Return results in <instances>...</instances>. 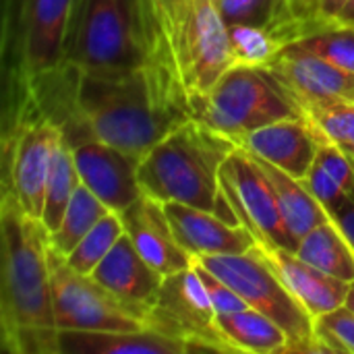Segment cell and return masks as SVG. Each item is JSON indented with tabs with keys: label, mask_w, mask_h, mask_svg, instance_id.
Instances as JSON below:
<instances>
[{
	"label": "cell",
	"mask_w": 354,
	"mask_h": 354,
	"mask_svg": "<svg viewBox=\"0 0 354 354\" xmlns=\"http://www.w3.org/2000/svg\"><path fill=\"white\" fill-rule=\"evenodd\" d=\"M315 162L332 174L351 195H354V162L336 145L330 141H322L317 147Z\"/></svg>",
	"instance_id": "obj_34"
},
{
	"label": "cell",
	"mask_w": 354,
	"mask_h": 354,
	"mask_svg": "<svg viewBox=\"0 0 354 354\" xmlns=\"http://www.w3.org/2000/svg\"><path fill=\"white\" fill-rule=\"evenodd\" d=\"M122 234L124 226L120 214L110 212L81 239V243L64 259L75 272L91 276V272L100 266V261L110 253V249L118 243Z\"/></svg>",
	"instance_id": "obj_26"
},
{
	"label": "cell",
	"mask_w": 354,
	"mask_h": 354,
	"mask_svg": "<svg viewBox=\"0 0 354 354\" xmlns=\"http://www.w3.org/2000/svg\"><path fill=\"white\" fill-rule=\"evenodd\" d=\"M236 147L234 139L189 118L141 158V189L162 203H185L241 224L222 183V166Z\"/></svg>",
	"instance_id": "obj_3"
},
{
	"label": "cell",
	"mask_w": 354,
	"mask_h": 354,
	"mask_svg": "<svg viewBox=\"0 0 354 354\" xmlns=\"http://www.w3.org/2000/svg\"><path fill=\"white\" fill-rule=\"evenodd\" d=\"M174 52L191 97L209 91L234 64L228 27L216 0L193 2Z\"/></svg>",
	"instance_id": "obj_11"
},
{
	"label": "cell",
	"mask_w": 354,
	"mask_h": 354,
	"mask_svg": "<svg viewBox=\"0 0 354 354\" xmlns=\"http://www.w3.org/2000/svg\"><path fill=\"white\" fill-rule=\"evenodd\" d=\"M71 147L81 183L106 203L110 212L122 214L143 195L139 183L141 158L95 137L83 139Z\"/></svg>",
	"instance_id": "obj_12"
},
{
	"label": "cell",
	"mask_w": 354,
	"mask_h": 354,
	"mask_svg": "<svg viewBox=\"0 0 354 354\" xmlns=\"http://www.w3.org/2000/svg\"><path fill=\"white\" fill-rule=\"evenodd\" d=\"M305 120L322 141L336 145L354 141V100H328L301 104Z\"/></svg>",
	"instance_id": "obj_28"
},
{
	"label": "cell",
	"mask_w": 354,
	"mask_h": 354,
	"mask_svg": "<svg viewBox=\"0 0 354 354\" xmlns=\"http://www.w3.org/2000/svg\"><path fill=\"white\" fill-rule=\"evenodd\" d=\"M199 261L218 278H222L232 290H236L251 309L268 315L284 330L288 338L286 353H319L315 338V317L288 290L278 272L261 253L259 245L245 253L209 255L199 257Z\"/></svg>",
	"instance_id": "obj_7"
},
{
	"label": "cell",
	"mask_w": 354,
	"mask_h": 354,
	"mask_svg": "<svg viewBox=\"0 0 354 354\" xmlns=\"http://www.w3.org/2000/svg\"><path fill=\"white\" fill-rule=\"evenodd\" d=\"M220 15L228 25H255L272 27L278 31L282 44V29L295 21L286 0H218Z\"/></svg>",
	"instance_id": "obj_27"
},
{
	"label": "cell",
	"mask_w": 354,
	"mask_h": 354,
	"mask_svg": "<svg viewBox=\"0 0 354 354\" xmlns=\"http://www.w3.org/2000/svg\"><path fill=\"white\" fill-rule=\"evenodd\" d=\"M35 102L71 145L95 137L143 158L176 127L193 118L191 95L166 35L151 58L129 73L89 75L71 66L33 85Z\"/></svg>",
	"instance_id": "obj_1"
},
{
	"label": "cell",
	"mask_w": 354,
	"mask_h": 354,
	"mask_svg": "<svg viewBox=\"0 0 354 354\" xmlns=\"http://www.w3.org/2000/svg\"><path fill=\"white\" fill-rule=\"evenodd\" d=\"M193 270L197 272L199 280L203 282L205 290H207V297L214 305V309L218 313H232V311H243V309H249V305L243 301V297L232 290L222 278H218L214 272H209L199 259L193 261Z\"/></svg>",
	"instance_id": "obj_32"
},
{
	"label": "cell",
	"mask_w": 354,
	"mask_h": 354,
	"mask_svg": "<svg viewBox=\"0 0 354 354\" xmlns=\"http://www.w3.org/2000/svg\"><path fill=\"white\" fill-rule=\"evenodd\" d=\"M195 0H149L153 17L160 25V29L164 31V35L170 39L172 48L176 46L185 23L189 19V12L193 8Z\"/></svg>",
	"instance_id": "obj_33"
},
{
	"label": "cell",
	"mask_w": 354,
	"mask_h": 354,
	"mask_svg": "<svg viewBox=\"0 0 354 354\" xmlns=\"http://www.w3.org/2000/svg\"><path fill=\"white\" fill-rule=\"evenodd\" d=\"M147 328L185 342L191 353H232L203 282L193 266L166 276L147 315Z\"/></svg>",
	"instance_id": "obj_9"
},
{
	"label": "cell",
	"mask_w": 354,
	"mask_h": 354,
	"mask_svg": "<svg viewBox=\"0 0 354 354\" xmlns=\"http://www.w3.org/2000/svg\"><path fill=\"white\" fill-rule=\"evenodd\" d=\"M261 247V253L278 272L288 290L299 299V303L313 315L319 317L346 303L351 284L342 282L315 266L301 259L295 251L278 247Z\"/></svg>",
	"instance_id": "obj_18"
},
{
	"label": "cell",
	"mask_w": 354,
	"mask_h": 354,
	"mask_svg": "<svg viewBox=\"0 0 354 354\" xmlns=\"http://www.w3.org/2000/svg\"><path fill=\"white\" fill-rule=\"evenodd\" d=\"M286 46L307 50L334 66L354 75V27L338 21L315 19L309 23L303 35Z\"/></svg>",
	"instance_id": "obj_24"
},
{
	"label": "cell",
	"mask_w": 354,
	"mask_h": 354,
	"mask_svg": "<svg viewBox=\"0 0 354 354\" xmlns=\"http://www.w3.org/2000/svg\"><path fill=\"white\" fill-rule=\"evenodd\" d=\"M71 6L73 0H4L6 93L27 91L62 66Z\"/></svg>",
	"instance_id": "obj_6"
},
{
	"label": "cell",
	"mask_w": 354,
	"mask_h": 354,
	"mask_svg": "<svg viewBox=\"0 0 354 354\" xmlns=\"http://www.w3.org/2000/svg\"><path fill=\"white\" fill-rule=\"evenodd\" d=\"M319 143L322 139L305 120V116L276 120L236 139L239 147L301 180L315 164Z\"/></svg>",
	"instance_id": "obj_15"
},
{
	"label": "cell",
	"mask_w": 354,
	"mask_h": 354,
	"mask_svg": "<svg viewBox=\"0 0 354 354\" xmlns=\"http://www.w3.org/2000/svg\"><path fill=\"white\" fill-rule=\"evenodd\" d=\"M251 153V151H249ZM253 156V153H251ZM259 166L263 168L266 176L270 178L278 205L282 209V216L290 228V232L295 234V239L301 243V239L305 234H309L313 228H317L319 224L330 220V214L324 209V205L309 193V189L305 187V183L288 172H284L282 168L253 156Z\"/></svg>",
	"instance_id": "obj_20"
},
{
	"label": "cell",
	"mask_w": 354,
	"mask_h": 354,
	"mask_svg": "<svg viewBox=\"0 0 354 354\" xmlns=\"http://www.w3.org/2000/svg\"><path fill=\"white\" fill-rule=\"evenodd\" d=\"M52 305L58 330L139 332L147 328V313L120 301L91 276L75 272L62 255L52 251Z\"/></svg>",
	"instance_id": "obj_8"
},
{
	"label": "cell",
	"mask_w": 354,
	"mask_h": 354,
	"mask_svg": "<svg viewBox=\"0 0 354 354\" xmlns=\"http://www.w3.org/2000/svg\"><path fill=\"white\" fill-rule=\"evenodd\" d=\"M290 15L297 21H313L319 19V4L322 0H286Z\"/></svg>",
	"instance_id": "obj_36"
},
{
	"label": "cell",
	"mask_w": 354,
	"mask_h": 354,
	"mask_svg": "<svg viewBox=\"0 0 354 354\" xmlns=\"http://www.w3.org/2000/svg\"><path fill=\"white\" fill-rule=\"evenodd\" d=\"M338 23H344V25H353L354 27V0H348L346 6L340 10V15L336 17Z\"/></svg>",
	"instance_id": "obj_38"
},
{
	"label": "cell",
	"mask_w": 354,
	"mask_h": 354,
	"mask_svg": "<svg viewBox=\"0 0 354 354\" xmlns=\"http://www.w3.org/2000/svg\"><path fill=\"white\" fill-rule=\"evenodd\" d=\"M346 2L348 0H322V4H319V19L336 21V17L346 6Z\"/></svg>",
	"instance_id": "obj_37"
},
{
	"label": "cell",
	"mask_w": 354,
	"mask_h": 354,
	"mask_svg": "<svg viewBox=\"0 0 354 354\" xmlns=\"http://www.w3.org/2000/svg\"><path fill=\"white\" fill-rule=\"evenodd\" d=\"M228 37L234 64L266 66L284 46L278 31L272 27L228 25Z\"/></svg>",
	"instance_id": "obj_29"
},
{
	"label": "cell",
	"mask_w": 354,
	"mask_h": 354,
	"mask_svg": "<svg viewBox=\"0 0 354 354\" xmlns=\"http://www.w3.org/2000/svg\"><path fill=\"white\" fill-rule=\"evenodd\" d=\"M338 147H340V149H342V151H344V153H346V156H348V158L354 162V141L342 143V145H338Z\"/></svg>",
	"instance_id": "obj_39"
},
{
	"label": "cell",
	"mask_w": 354,
	"mask_h": 354,
	"mask_svg": "<svg viewBox=\"0 0 354 354\" xmlns=\"http://www.w3.org/2000/svg\"><path fill=\"white\" fill-rule=\"evenodd\" d=\"M218 324L232 353L274 354L288 351L284 330L251 307L232 313H218Z\"/></svg>",
	"instance_id": "obj_21"
},
{
	"label": "cell",
	"mask_w": 354,
	"mask_h": 354,
	"mask_svg": "<svg viewBox=\"0 0 354 354\" xmlns=\"http://www.w3.org/2000/svg\"><path fill=\"white\" fill-rule=\"evenodd\" d=\"M185 342L153 330L83 332L58 330V354H189Z\"/></svg>",
	"instance_id": "obj_19"
},
{
	"label": "cell",
	"mask_w": 354,
	"mask_h": 354,
	"mask_svg": "<svg viewBox=\"0 0 354 354\" xmlns=\"http://www.w3.org/2000/svg\"><path fill=\"white\" fill-rule=\"evenodd\" d=\"M226 195L243 226L263 247L297 251L299 241L290 232L278 205L274 187L259 162L243 147H236L222 166Z\"/></svg>",
	"instance_id": "obj_10"
},
{
	"label": "cell",
	"mask_w": 354,
	"mask_h": 354,
	"mask_svg": "<svg viewBox=\"0 0 354 354\" xmlns=\"http://www.w3.org/2000/svg\"><path fill=\"white\" fill-rule=\"evenodd\" d=\"M319 353L354 354V311L346 305L315 317Z\"/></svg>",
	"instance_id": "obj_30"
},
{
	"label": "cell",
	"mask_w": 354,
	"mask_h": 354,
	"mask_svg": "<svg viewBox=\"0 0 354 354\" xmlns=\"http://www.w3.org/2000/svg\"><path fill=\"white\" fill-rule=\"evenodd\" d=\"M120 220L135 249L162 276H172L193 266L195 257L178 243L162 201L143 193L120 214Z\"/></svg>",
	"instance_id": "obj_13"
},
{
	"label": "cell",
	"mask_w": 354,
	"mask_h": 354,
	"mask_svg": "<svg viewBox=\"0 0 354 354\" xmlns=\"http://www.w3.org/2000/svg\"><path fill=\"white\" fill-rule=\"evenodd\" d=\"M0 342L10 354H58L50 241L12 193L0 197Z\"/></svg>",
	"instance_id": "obj_2"
},
{
	"label": "cell",
	"mask_w": 354,
	"mask_h": 354,
	"mask_svg": "<svg viewBox=\"0 0 354 354\" xmlns=\"http://www.w3.org/2000/svg\"><path fill=\"white\" fill-rule=\"evenodd\" d=\"M193 118L239 139L259 127L284 118H299V102L266 68L253 64H232L216 85L191 97Z\"/></svg>",
	"instance_id": "obj_5"
},
{
	"label": "cell",
	"mask_w": 354,
	"mask_h": 354,
	"mask_svg": "<svg viewBox=\"0 0 354 354\" xmlns=\"http://www.w3.org/2000/svg\"><path fill=\"white\" fill-rule=\"evenodd\" d=\"M164 209L178 243L197 259L209 255L245 253L259 245L247 226L230 224L212 212L174 201L164 203Z\"/></svg>",
	"instance_id": "obj_16"
},
{
	"label": "cell",
	"mask_w": 354,
	"mask_h": 354,
	"mask_svg": "<svg viewBox=\"0 0 354 354\" xmlns=\"http://www.w3.org/2000/svg\"><path fill=\"white\" fill-rule=\"evenodd\" d=\"M303 183L309 189V193L324 205V209L330 216L336 214L338 209H342L351 199V193L332 174H328L317 162L311 166V170L303 178Z\"/></svg>",
	"instance_id": "obj_31"
},
{
	"label": "cell",
	"mask_w": 354,
	"mask_h": 354,
	"mask_svg": "<svg viewBox=\"0 0 354 354\" xmlns=\"http://www.w3.org/2000/svg\"><path fill=\"white\" fill-rule=\"evenodd\" d=\"M91 278L108 288L112 295H116L120 301L149 315V309L156 303L166 276L151 268L135 249L133 241L122 234L118 243L110 249V253L91 272Z\"/></svg>",
	"instance_id": "obj_17"
},
{
	"label": "cell",
	"mask_w": 354,
	"mask_h": 354,
	"mask_svg": "<svg viewBox=\"0 0 354 354\" xmlns=\"http://www.w3.org/2000/svg\"><path fill=\"white\" fill-rule=\"evenodd\" d=\"M330 218H332L334 224L344 232V236L348 239V243L353 245L354 249V195H351L348 203H346L342 209H338V212L332 214Z\"/></svg>",
	"instance_id": "obj_35"
},
{
	"label": "cell",
	"mask_w": 354,
	"mask_h": 354,
	"mask_svg": "<svg viewBox=\"0 0 354 354\" xmlns=\"http://www.w3.org/2000/svg\"><path fill=\"white\" fill-rule=\"evenodd\" d=\"M295 253L307 263L342 282H354L353 245L332 218L313 228L309 234H305Z\"/></svg>",
	"instance_id": "obj_22"
},
{
	"label": "cell",
	"mask_w": 354,
	"mask_h": 354,
	"mask_svg": "<svg viewBox=\"0 0 354 354\" xmlns=\"http://www.w3.org/2000/svg\"><path fill=\"white\" fill-rule=\"evenodd\" d=\"M266 68L301 104L354 100V75L292 46H284Z\"/></svg>",
	"instance_id": "obj_14"
},
{
	"label": "cell",
	"mask_w": 354,
	"mask_h": 354,
	"mask_svg": "<svg viewBox=\"0 0 354 354\" xmlns=\"http://www.w3.org/2000/svg\"><path fill=\"white\" fill-rule=\"evenodd\" d=\"M216 2H218V0H216Z\"/></svg>",
	"instance_id": "obj_41"
},
{
	"label": "cell",
	"mask_w": 354,
	"mask_h": 354,
	"mask_svg": "<svg viewBox=\"0 0 354 354\" xmlns=\"http://www.w3.org/2000/svg\"><path fill=\"white\" fill-rule=\"evenodd\" d=\"M344 305L354 311V282H351V290H348V297H346V303Z\"/></svg>",
	"instance_id": "obj_40"
},
{
	"label": "cell",
	"mask_w": 354,
	"mask_h": 354,
	"mask_svg": "<svg viewBox=\"0 0 354 354\" xmlns=\"http://www.w3.org/2000/svg\"><path fill=\"white\" fill-rule=\"evenodd\" d=\"M110 214V207L106 203H102L83 183L77 187L60 226L48 234L50 247L52 251H56L58 255L66 257L79 243L81 239L106 216Z\"/></svg>",
	"instance_id": "obj_25"
},
{
	"label": "cell",
	"mask_w": 354,
	"mask_h": 354,
	"mask_svg": "<svg viewBox=\"0 0 354 354\" xmlns=\"http://www.w3.org/2000/svg\"><path fill=\"white\" fill-rule=\"evenodd\" d=\"M81 185L77 166H75V158H73V147L66 141V137L62 135L52 160V168L48 174V183H46V197H44V212H41V226L46 228L48 234H52L60 222L62 216L77 191V187Z\"/></svg>",
	"instance_id": "obj_23"
},
{
	"label": "cell",
	"mask_w": 354,
	"mask_h": 354,
	"mask_svg": "<svg viewBox=\"0 0 354 354\" xmlns=\"http://www.w3.org/2000/svg\"><path fill=\"white\" fill-rule=\"evenodd\" d=\"M164 31L149 0H73L62 66L118 75L145 64Z\"/></svg>",
	"instance_id": "obj_4"
}]
</instances>
